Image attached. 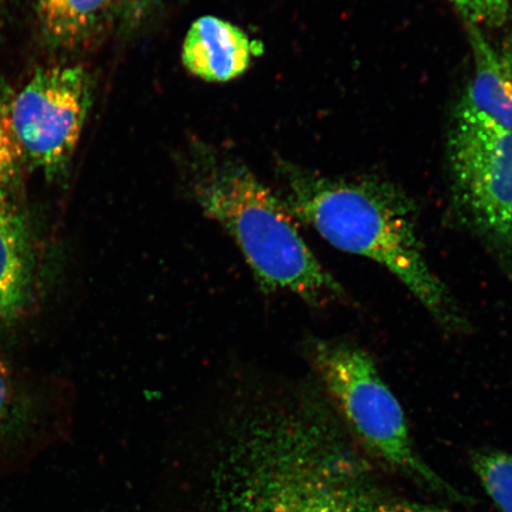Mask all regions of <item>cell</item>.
I'll return each mask as SVG.
<instances>
[{
	"label": "cell",
	"instance_id": "obj_12",
	"mask_svg": "<svg viewBox=\"0 0 512 512\" xmlns=\"http://www.w3.org/2000/svg\"><path fill=\"white\" fill-rule=\"evenodd\" d=\"M472 469L499 512H512V456L485 450L473 454Z\"/></svg>",
	"mask_w": 512,
	"mask_h": 512
},
{
	"label": "cell",
	"instance_id": "obj_6",
	"mask_svg": "<svg viewBox=\"0 0 512 512\" xmlns=\"http://www.w3.org/2000/svg\"><path fill=\"white\" fill-rule=\"evenodd\" d=\"M92 102L86 69H38L12 99V123L24 159L49 179L59 177L72 160Z\"/></svg>",
	"mask_w": 512,
	"mask_h": 512
},
{
	"label": "cell",
	"instance_id": "obj_7",
	"mask_svg": "<svg viewBox=\"0 0 512 512\" xmlns=\"http://www.w3.org/2000/svg\"><path fill=\"white\" fill-rule=\"evenodd\" d=\"M48 415L21 374L0 355V482L47 450Z\"/></svg>",
	"mask_w": 512,
	"mask_h": 512
},
{
	"label": "cell",
	"instance_id": "obj_18",
	"mask_svg": "<svg viewBox=\"0 0 512 512\" xmlns=\"http://www.w3.org/2000/svg\"><path fill=\"white\" fill-rule=\"evenodd\" d=\"M501 59L512 73V30L510 31L507 42H505L504 53Z\"/></svg>",
	"mask_w": 512,
	"mask_h": 512
},
{
	"label": "cell",
	"instance_id": "obj_17",
	"mask_svg": "<svg viewBox=\"0 0 512 512\" xmlns=\"http://www.w3.org/2000/svg\"><path fill=\"white\" fill-rule=\"evenodd\" d=\"M501 61H502V59H501ZM502 67H503V79H504L505 94H507L509 105H510V108L512 111V73L510 72L509 68L507 66H505L503 61H502Z\"/></svg>",
	"mask_w": 512,
	"mask_h": 512
},
{
	"label": "cell",
	"instance_id": "obj_16",
	"mask_svg": "<svg viewBox=\"0 0 512 512\" xmlns=\"http://www.w3.org/2000/svg\"><path fill=\"white\" fill-rule=\"evenodd\" d=\"M377 512H451L445 509L431 507V505L419 504L401 499L383 498Z\"/></svg>",
	"mask_w": 512,
	"mask_h": 512
},
{
	"label": "cell",
	"instance_id": "obj_5",
	"mask_svg": "<svg viewBox=\"0 0 512 512\" xmlns=\"http://www.w3.org/2000/svg\"><path fill=\"white\" fill-rule=\"evenodd\" d=\"M452 198L460 219L502 261L512 253V131L459 123L450 139Z\"/></svg>",
	"mask_w": 512,
	"mask_h": 512
},
{
	"label": "cell",
	"instance_id": "obj_8",
	"mask_svg": "<svg viewBox=\"0 0 512 512\" xmlns=\"http://www.w3.org/2000/svg\"><path fill=\"white\" fill-rule=\"evenodd\" d=\"M34 240L10 189L0 188V328L17 322L34 294Z\"/></svg>",
	"mask_w": 512,
	"mask_h": 512
},
{
	"label": "cell",
	"instance_id": "obj_10",
	"mask_svg": "<svg viewBox=\"0 0 512 512\" xmlns=\"http://www.w3.org/2000/svg\"><path fill=\"white\" fill-rule=\"evenodd\" d=\"M469 29L475 74L459 106V123L511 132L512 111L504 89L501 56L486 41L479 27L466 23Z\"/></svg>",
	"mask_w": 512,
	"mask_h": 512
},
{
	"label": "cell",
	"instance_id": "obj_11",
	"mask_svg": "<svg viewBox=\"0 0 512 512\" xmlns=\"http://www.w3.org/2000/svg\"><path fill=\"white\" fill-rule=\"evenodd\" d=\"M41 32L50 47L86 48L114 17L110 0H35Z\"/></svg>",
	"mask_w": 512,
	"mask_h": 512
},
{
	"label": "cell",
	"instance_id": "obj_15",
	"mask_svg": "<svg viewBox=\"0 0 512 512\" xmlns=\"http://www.w3.org/2000/svg\"><path fill=\"white\" fill-rule=\"evenodd\" d=\"M156 0H110L113 15L117 16L128 27L142 21Z\"/></svg>",
	"mask_w": 512,
	"mask_h": 512
},
{
	"label": "cell",
	"instance_id": "obj_3",
	"mask_svg": "<svg viewBox=\"0 0 512 512\" xmlns=\"http://www.w3.org/2000/svg\"><path fill=\"white\" fill-rule=\"evenodd\" d=\"M192 200L240 249L259 290L291 293L313 307L344 297L320 264L281 197L238 160L200 151L191 162Z\"/></svg>",
	"mask_w": 512,
	"mask_h": 512
},
{
	"label": "cell",
	"instance_id": "obj_1",
	"mask_svg": "<svg viewBox=\"0 0 512 512\" xmlns=\"http://www.w3.org/2000/svg\"><path fill=\"white\" fill-rule=\"evenodd\" d=\"M245 388L222 512H377L383 497L368 460L323 390Z\"/></svg>",
	"mask_w": 512,
	"mask_h": 512
},
{
	"label": "cell",
	"instance_id": "obj_9",
	"mask_svg": "<svg viewBox=\"0 0 512 512\" xmlns=\"http://www.w3.org/2000/svg\"><path fill=\"white\" fill-rule=\"evenodd\" d=\"M262 47L245 31L221 18L206 16L191 25L182 62L189 73L208 82H228L246 72Z\"/></svg>",
	"mask_w": 512,
	"mask_h": 512
},
{
	"label": "cell",
	"instance_id": "obj_13",
	"mask_svg": "<svg viewBox=\"0 0 512 512\" xmlns=\"http://www.w3.org/2000/svg\"><path fill=\"white\" fill-rule=\"evenodd\" d=\"M12 99L10 88L0 83V188L10 190L25 160L12 123Z\"/></svg>",
	"mask_w": 512,
	"mask_h": 512
},
{
	"label": "cell",
	"instance_id": "obj_14",
	"mask_svg": "<svg viewBox=\"0 0 512 512\" xmlns=\"http://www.w3.org/2000/svg\"><path fill=\"white\" fill-rule=\"evenodd\" d=\"M466 23L485 25V27H501L508 21L509 0H450Z\"/></svg>",
	"mask_w": 512,
	"mask_h": 512
},
{
	"label": "cell",
	"instance_id": "obj_2",
	"mask_svg": "<svg viewBox=\"0 0 512 512\" xmlns=\"http://www.w3.org/2000/svg\"><path fill=\"white\" fill-rule=\"evenodd\" d=\"M281 200L296 221L345 253L364 256L393 274L445 329L463 328L450 292L425 258L413 203L393 184L337 179L283 164Z\"/></svg>",
	"mask_w": 512,
	"mask_h": 512
},
{
	"label": "cell",
	"instance_id": "obj_4",
	"mask_svg": "<svg viewBox=\"0 0 512 512\" xmlns=\"http://www.w3.org/2000/svg\"><path fill=\"white\" fill-rule=\"evenodd\" d=\"M307 355L323 392L364 450L428 490L469 502L420 457L400 402L366 351L349 343L312 339Z\"/></svg>",
	"mask_w": 512,
	"mask_h": 512
}]
</instances>
